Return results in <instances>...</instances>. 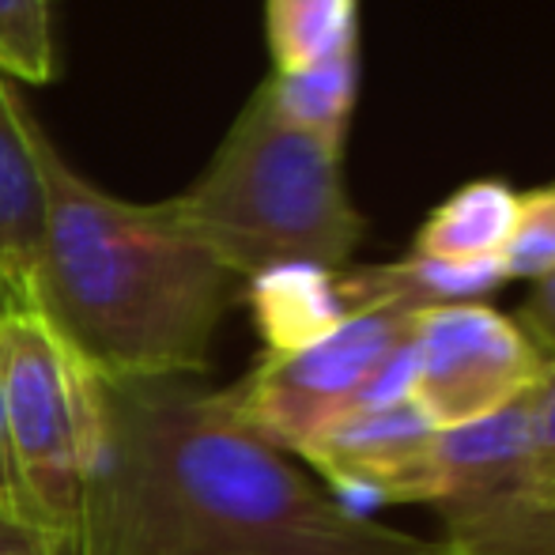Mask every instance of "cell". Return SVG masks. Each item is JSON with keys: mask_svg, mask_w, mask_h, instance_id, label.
<instances>
[{"mask_svg": "<svg viewBox=\"0 0 555 555\" xmlns=\"http://www.w3.org/2000/svg\"><path fill=\"white\" fill-rule=\"evenodd\" d=\"M99 386L103 446L76 555H450L307 480L242 424L227 389Z\"/></svg>", "mask_w": 555, "mask_h": 555, "instance_id": "cell-1", "label": "cell"}, {"mask_svg": "<svg viewBox=\"0 0 555 555\" xmlns=\"http://www.w3.org/2000/svg\"><path fill=\"white\" fill-rule=\"evenodd\" d=\"M46 220L30 307L103 382L197 378L242 280L170 201L132 205L91 185L30 117Z\"/></svg>", "mask_w": 555, "mask_h": 555, "instance_id": "cell-2", "label": "cell"}, {"mask_svg": "<svg viewBox=\"0 0 555 555\" xmlns=\"http://www.w3.org/2000/svg\"><path fill=\"white\" fill-rule=\"evenodd\" d=\"M170 205L242 284L276 269L340 272L366 234L344 185V144L280 121L261 88Z\"/></svg>", "mask_w": 555, "mask_h": 555, "instance_id": "cell-3", "label": "cell"}, {"mask_svg": "<svg viewBox=\"0 0 555 555\" xmlns=\"http://www.w3.org/2000/svg\"><path fill=\"white\" fill-rule=\"evenodd\" d=\"M0 393L30 533L76 555L103 446V386L23 307L0 322Z\"/></svg>", "mask_w": 555, "mask_h": 555, "instance_id": "cell-4", "label": "cell"}, {"mask_svg": "<svg viewBox=\"0 0 555 555\" xmlns=\"http://www.w3.org/2000/svg\"><path fill=\"white\" fill-rule=\"evenodd\" d=\"M412 330L416 314L409 310H351L314 340L269 348L227 397L249 431L276 450L299 453L336 420L409 393Z\"/></svg>", "mask_w": 555, "mask_h": 555, "instance_id": "cell-5", "label": "cell"}, {"mask_svg": "<svg viewBox=\"0 0 555 555\" xmlns=\"http://www.w3.org/2000/svg\"><path fill=\"white\" fill-rule=\"evenodd\" d=\"M541 351L518 322L488 302H453L416 314L409 401L435 431L480 424L533 393Z\"/></svg>", "mask_w": 555, "mask_h": 555, "instance_id": "cell-6", "label": "cell"}, {"mask_svg": "<svg viewBox=\"0 0 555 555\" xmlns=\"http://www.w3.org/2000/svg\"><path fill=\"white\" fill-rule=\"evenodd\" d=\"M295 457L333 488L378 503H435L439 491V431L409 397L336 420Z\"/></svg>", "mask_w": 555, "mask_h": 555, "instance_id": "cell-7", "label": "cell"}, {"mask_svg": "<svg viewBox=\"0 0 555 555\" xmlns=\"http://www.w3.org/2000/svg\"><path fill=\"white\" fill-rule=\"evenodd\" d=\"M431 506L442 518V537L518 506H537L529 468V397L480 424L439 431V491Z\"/></svg>", "mask_w": 555, "mask_h": 555, "instance_id": "cell-8", "label": "cell"}, {"mask_svg": "<svg viewBox=\"0 0 555 555\" xmlns=\"http://www.w3.org/2000/svg\"><path fill=\"white\" fill-rule=\"evenodd\" d=\"M511 284L503 261L450 264L431 257L404 254L401 261L366 264V269L336 272V295L344 310L393 307L409 314H424L431 307H453V302H483L495 287Z\"/></svg>", "mask_w": 555, "mask_h": 555, "instance_id": "cell-9", "label": "cell"}, {"mask_svg": "<svg viewBox=\"0 0 555 555\" xmlns=\"http://www.w3.org/2000/svg\"><path fill=\"white\" fill-rule=\"evenodd\" d=\"M30 106L0 68V269L27 280L42 242L46 197L30 147Z\"/></svg>", "mask_w": 555, "mask_h": 555, "instance_id": "cell-10", "label": "cell"}, {"mask_svg": "<svg viewBox=\"0 0 555 555\" xmlns=\"http://www.w3.org/2000/svg\"><path fill=\"white\" fill-rule=\"evenodd\" d=\"M514 212H518V193L503 178H476L427 212L409 254L450 264L499 261L511 238Z\"/></svg>", "mask_w": 555, "mask_h": 555, "instance_id": "cell-11", "label": "cell"}, {"mask_svg": "<svg viewBox=\"0 0 555 555\" xmlns=\"http://www.w3.org/2000/svg\"><path fill=\"white\" fill-rule=\"evenodd\" d=\"M272 114L302 132H314L333 144H344L351 129L359 95V46L336 53L322 65L295 68V73H272L261 83Z\"/></svg>", "mask_w": 555, "mask_h": 555, "instance_id": "cell-12", "label": "cell"}, {"mask_svg": "<svg viewBox=\"0 0 555 555\" xmlns=\"http://www.w3.org/2000/svg\"><path fill=\"white\" fill-rule=\"evenodd\" d=\"M272 73L322 65L359 46V0H264Z\"/></svg>", "mask_w": 555, "mask_h": 555, "instance_id": "cell-13", "label": "cell"}, {"mask_svg": "<svg viewBox=\"0 0 555 555\" xmlns=\"http://www.w3.org/2000/svg\"><path fill=\"white\" fill-rule=\"evenodd\" d=\"M257 314L269 348H295L330 333L348 318L330 269H276L254 280Z\"/></svg>", "mask_w": 555, "mask_h": 555, "instance_id": "cell-14", "label": "cell"}, {"mask_svg": "<svg viewBox=\"0 0 555 555\" xmlns=\"http://www.w3.org/2000/svg\"><path fill=\"white\" fill-rule=\"evenodd\" d=\"M53 0H0V68L15 83H50L57 76Z\"/></svg>", "mask_w": 555, "mask_h": 555, "instance_id": "cell-15", "label": "cell"}, {"mask_svg": "<svg viewBox=\"0 0 555 555\" xmlns=\"http://www.w3.org/2000/svg\"><path fill=\"white\" fill-rule=\"evenodd\" d=\"M499 261L506 280H529V284L555 269V182L518 193V212Z\"/></svg>", "mask_w": 555, "mask_h": 555, "instance_id": "cell-16", "label": "cell"}, {"mask_svg": "<svg viewBox=\"0 0 555 555\" xmlns=\"http://www.w3.org/2000/svg\"><path fill=\"white\" fill-rule=\"evenodd\" d=\"M442 541L461 555H555V511L518 506Z\"/></svg>", "mask_w": 555, "mask_h": 555, "instance_id": "cell-17", "label": "cell"}, {"mask_svg": "<svg viewBox=\"0 0 555 555\" xmlns=\"http://www.w3.org/2000/svg\"><path fill=\"white\" fill-rule=\"evenodd\" d=\"M529 468H533V503L555 511V363H544L529 393Z\"/></svg>", "mask_w": 555, "mask_h": 555, "instance_id": "cell-18", "label": "cell"}, {"mask_svg": "<svg viewBox=\"0 0 555 555\" xmlns=\"http://www.w3.org/2000/svg\"><path fill=\"white\" fill-rule=\"evenodd\" d=\"M0 541H38V537L30 533L20 476H15L12 439H8V416H4V393H0Z\"/></svg>", "mask_w": 555, "mask_h": 555, "instance_id": "cell-19", "label": "cell"}, {"mask_svg": "<svg viewBox=\"0 0 555 555\" xmlns=\"http://www.w3.org/2000/svg\"><path fill=\"white\" fill-rule=\"evenodd\" d=\"M518 330L529 336L544 363H555V269L548 276H541L533 284V292L526 295V302L514 314Z\"/></svg>", "mask_w": 555, "mask_h": 555, "instance_id": "cell-20", "label": "cell"}, {"mask_svg": "<svg viewBox=\"0 0 555 555\" xmlns=\"http://www.w3.org/2000/svg\"><path fill=\"white\" fill-rule=\"evenodd\" d=\"M30 307V287L27 280L12 276V272L0 269V322H4L8 314H15V310Z\"/></svg>", "mask_w": 555, "mask_h": 555, "instance_id": "cell-21", "label": "cell"}, {"mask_svg": "<svg viewBox=\"0 0 555 555\" xmlns=\"http://www.w3.org/2000/svg\"><path fill=\"white\" fill-rule=\"evenodd\" d=\"M0 555H61V552L38 541H0Z\"/></svg>", "mask_w": 555, "mask_h": 555, "instance_id": "cell-22", "label": "cell"}, {"mask_svg": "<svg viewBox=\"0 0 555 555\" xmlns=\"http://www.w3.org/2000/svg\"><path fill=\"white\" fill-rule=\"evenodd\" d=\"M450 555H461V552H457V548H450Z\"/></svg>", "mask_w": 555, "mask_h": 555, "instance_id": "cell-23", "label": "cell"}]
</instances>
